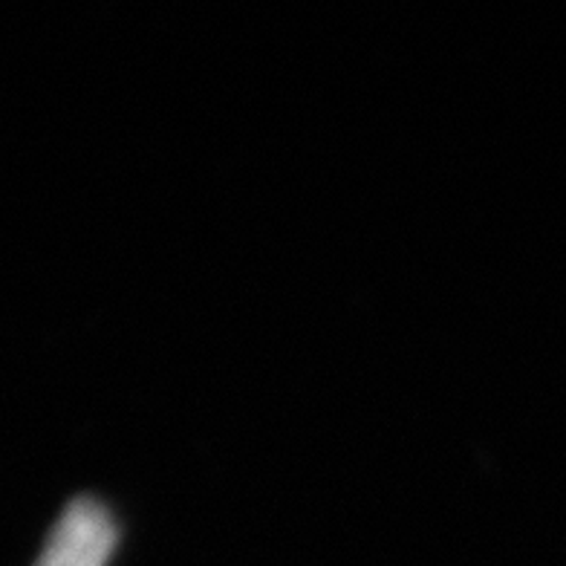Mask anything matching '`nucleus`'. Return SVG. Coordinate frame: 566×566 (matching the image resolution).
I'll use <instances>...</instances> for the list:
<instances>
[{
	"mask_svg": "<svg viewBox=\"0 0 566 566\" xmlns=\"http://www.w3.org/2000/svg\"><path fill=\"white\" fill-rule=\"evenodd\" d=\"M119 544V523L96 497L73 500L46 537L35 566H107Z\"/></svg>",
	"mask_w": 566,
	"mask_h": 566,
	"instance_id": "nucleus-1",
	"label": "nucleus"
}]
</instances>
